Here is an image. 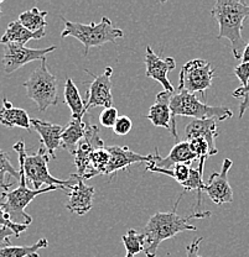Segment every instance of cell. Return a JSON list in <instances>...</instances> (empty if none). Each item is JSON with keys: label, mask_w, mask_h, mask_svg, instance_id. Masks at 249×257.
I'll return each instance as SVG.
<instances>
[{"label": "cell", "mask_w": 249, "mask_h": 257, "mask_svg": "<svg viewBox=\"0 0 249 257\" xmlns=\"http://www.w3.org/2000/svg\"><path fill=\"white\" fill-rule=\"evenodd\" d=\"M180 195L174 205L173 210L168 213H156L149 219L144 229V253L146 257H155L157 253L160 243L162 241L171 239L183 231H196L197 227L190 224L192 219H206L211 216V211H195L194 214H190L186 216L178 215V205L180 203Z\"/></svg>", "instance_id": "6da1fadb"}, {"label": "cell", "mask_w": 249, "mask_h": 257, "mask_svg": "<svg viewBox=\"0 0 249 257\" xmlns=\"http://www.w3.org/2000/svg\"><path fill=\"white\" fill-rule=\"evenodd\" d=\"M211 15L219 25L217 39L229 40L233 56L242 60L247 46L242 37V30L245 19L249 18V5L239 0H218L213 5Z\"/></svg>", "instance_id": "7a4b0ae2"}, {"label": "cell", "mask_w": 249, "mask_h": 257, "mask_svg": "<svg viewBox=\"0 0 249 257\" xmlns=\"http://www.w3.org/2000/svg\"><path fill=\"white\" fill-rule=\"evenodd\" d=\"M171 115H173V122H171V135L175 139H179L178 131H176V116H189L196 120L203 119H216L219 121L229 119L233 116V111L227 106H212L208 104L202 103L196 94L187 92V90L178 88L171 95L170 100Z\"/></svg>", "instance_id": "3957f363"}, {"label": "cell", "mask_w": 249, "mask_h": 257, "mask_svg": "<svg viewBox=\"0 0 249 257\" xmlns=\"http://www.w3.org/2000/svg\"><path fill=\"white\" fill-rule=\"evenodd\" d=\"M13 149L18 152L19 167L24 170V175L26 177V182L33 184V189H41V186L46 184L47 187L58 186L69 189L73 184V178L69 176L68 179L62 181L56 177L51 176L49 172L50 155L46 149L41 147L35 155H28L25 150V143L23 140L18 141Z\"/></svg>", "instance_id": "277c9868"}, {"label": "cell", "mask_w": 249, "mask_h": 257, "mask_svg": "<svg viewBox=\"0 0 249 257\" xmlns=\"http://www.w3.org/2000/svg\"><path fill=\"white\" fill-rule=\"evenodd\" d=\"M65 24V29L61 32V37H74L85 47L83 53L88 55L92 47H101L102 45L116 44L117 40L123 37V30L114 28L112 21L107 16H103L100 24L91 23V24H81L74 23V21L67 20V19L61 16Z\"/></svg>", "instance_id": "5b68a950"}, {"label": "cell", "mask_w": 249, "mask_h": 257, "mask_svg": "<svg viewBox=\"0 0 249 257\" xmlns=\"http://www.w3.org/2000/svg\"><path fill=\"white\" fill-rule=\"evenodd\" d=\"M19 172H20V181H19V187L14 191H8L2 193L3 202L0 203L3 210L5 211L10 220L14 224L18 225H26L29 226L33 223V218L29 215L25 211V208L30 204L31 202L40 194L44 193L57 191V189H63L67 191L65 187L58 186H51L46 188L41 189H31L28 188V182H26V177L24 175V170L19 167Z\"/></svg>", "instance_id": "8992f818"}, {"label": "cell", "mask_w": 249, "mask_h": 257, "mask_svg": "<svg viewBox=\"0 0 249 257\" xmlns=\"http://www.w3.org/2000/svg\"><path fill=\"white\" fill-rule=\"evenodd\" d=\"M23 85L26 89V94L36 103L40 111H45L50 106L57 105V79L47 68L46 58L41 61L40 66L31 73V76Z\"/></svg>", "instance_id": "52a82bcc"}, {"label": "cell", "mask_w": 249, "mask_h": 257, "mask_svg": "<svg viewBox=\"0 0 249 257\" xmlns=\"http://www.w3.org/2000/svg\"><path fill=\"white\" fill-rule=\"evenodd\" d=\"M215 69L205 60H191L186 62L179 74V88L196 94L205 93L212 85Z\"/></svg>", "instance_id": "ba28073f"}, {"label": "cell", "mask_w": 249, "mask_h": 257, "mask_svg": "<svg viewBox=\"0 0 249 257\" xmlns=\"http://www.w3.org/2000/svg\"><path fill=\"white\" fill-rule=\"evenodd\" d=\"M56 46L46 48H29L25 45L8 44L4 45V56H3V66L7 74L18 71L25 64L34 61H42L49 53L53 52Z\"/></svg>", "instance_id": "9c48e42d"}, {"label": "cell", "mask_w": 249, "mask_h": 257, "mask_svg": "<svg viewBox=\"0 0 249 257\" xmlns=\"http://www.w3.org/2000/svg\"><path fill=\"white\" fill-rule=\"evenodd\" d=\"M101 147H104V143L100 136V128L97 125L87 122V131H86L85 139L79 143L73 155L74 165L78 171L77 175L81 176L83 179L90 178L91 172H92V165H91L92 154Z\"/></svg>", "instance_id": "30bf717a"}, {"label": "cell", "mask_w": 249, "mask_h": 257, "mask_svg": "<svg viewBox=\"0 0 249 257\" xmlns=\"http://www.w3.org/2000/svg\"><path fill=\"white\" fill-rule=\"evenodd\" d=\"M91 77H93L92 82L88 84L87 89V99H86V110L96 108V106H103L106 108H112L113 106V95H112V74H113V68L107 67L106 71L101 76H95L91 73L88 69H86Z\"/></svg>", "instance_id": "8fae6325"}, {"label": "cell", "mask_w": 249, "mask_h": 257, "mask_svg": "<svg viewBox=\"0 0 249 257\" xmlns=\"http://www.w3.org/2000/svg\"><path fill=\"white\" fill-rule=\"evenodd\" d=\"M233 166L232 160L224 159L221 172L212 173L206 184L205 192L210 199L217 205L233 202V191L228 182V172Z\"/></svg>", "instance_id": "7c38bea8"}, {"label": "cell", "mask_w": 249, "mask_h": 257, "mask_svg": "<svg viewBox=\"0 0 249 257\" xmlns=\"http://www.w3.org/2000/svg\"><path fill=\"white\" fill-rule=\"evenodd\" d=\"M73 178V184L69 188L68 202L66 208L71 213H76L77 215H85L93 207V197H95V188L87 186L85 179L77 173L71 175Z\"/></svg>", "instance_id": "4fadbf2b"}, {"label": "cell", "mask_w": 249, "mask_h": 257, "mask_svg": "<svg viewBox=\"0 0 249 257\" xmlns=\"http://www.w3.org/2000/svg\"><path fill=\"white\" fill-rule=\"evenodd\" d=\"M145 66L146 77L159 82L166 92H175L176 89L168 78L169 72L176 68L175 58H161L152 51L151 46H146Z\"/></svg>", "instance_id": "5bb4252c"}, {"label": "cell", "mask_w": 249, "mask_h": 257, "mask_svg": "<svg viewBox=\"0 0 249 257\" xmlns=\"http://www.w3.org/2000/svg\"><path fill=\"white\" fill-rule=\"evenodd\" d=\"M107 150L111 154V161L107 167L104 176L114 177L120 171L127 170L128 167L139 162L150 163L154 161V155H144L136 154L132 151L128 146H107Z\"/></svg>", "instance_id": "9a60e30c"}, {"label": "cell", "mask_w": 249, "mask_h": 257, "mask_svg": "<svg viewBox=\"0 0 249 257\" xmlns=\"http://www.w3.org/2000/svg\"><path fill=\"white\" fill-rule=\"evenodd\" d=\"M199 160L194 151L191 150L189 141H180L171 149L170 154L162 159L159 154L157 147H155L154 161L151 163L152 166L157 168H165V170H170L175 165H191L194 161Z\"/></svg>", "instance_id": "2e32d148"}, {"label": "cell", "mask_w": 249, "mask_h": 257, "mask_svg": "<svg viewBox=\"0 0 249 257\" xmlns=\"http://www.w3.org/2000/svg\"><path fill=\"white\" fill-rule=\"evenodd\" d=\"M219 135L218 127H217L216 119H194L190 124H187L185 128V138L186 141H191L194 139L202 138L207 141L211 150V156H215L218 154V150L216 147V139Z\"/></svg>", "instance_id": "e0dca14e"}, {"label": "cell", "mask_w": 249, "mask_h": 257, "mask_svg": "<svg viewBox=\"0 0 249 257\" xmlns=\"http://www.w3.org/2000/svg\"><path fill=\"white\" fill-rule=\"evenodd\" d=\"M31 125L40 136V143L46 149L47 154L53 160H56L55 151L61 147V138H62L63 126L42 120L31 117Z\"/></svg>", "instance_id": "ac0fdd59"}, {"label": "cell", "mask_w": 249, "mask_h": 257, "mask_svg": "<svg viewBox=\"0 0 249 257\" xmlns=\"http://www.w3.org/2000/svg\"><path fill=\"white\" fill-rule=\"evenodd\" d=\"M173 93L174 92H166V90L157 93L156 100L150 106L149 114L146 116L154 126L164 127L168 131H170V134L173 130V127H171L173 115H171L170 109V100Z\"/></svg>", "instance_id": "d6986e66"}, {"label": "cell", "mask_w": 249, "mask_h": 257, "mask_svg": "<svg viewBox=\"0 0 249 257\" xmlns=\"http://www.w3.org/2000/svg\"><path fill=\"white\" fill-rule=\"evenodd\" d=\"M0 124L4 126L21 127L31 131V117L24 109L15 108L7 98H3V106L0 108Z\"/></svg>", "instance_id": "ffe728a7"}, {"label": "cell", "mask_w": 249, "mask_h": 257, "mask_svg": "<svg viewBox=\"0 0 249 257\" xmlns=\"http://www.w3.org/2000/svg\"><path fill=\"white\" fill-rule=\"evenodd\" d=\"M86 131H87V122L71 117L68 124L63 126L61 149L66 150L71 155H74L79 143L85 139Z\"/></svg>", "instance_id": "44dd1931"}, {"label": "cell", "mask_w": 249, "mask_h": 257, "mask_svg": "<svg viewBox=\"0 0 249 257\" xmlns=\"http://www.w3.org/2000/svg\"><path fill=\"white\" fill-rule=\"evenodd\" d=\"M46 32H31L29 31L23 24L19 20L12 21L8 25L5 34L0 39V44L8 45V44H20L25 45L30 40H41L45 37Z\"/></svg>", "instance_id": "7402d4cb"}, {"label": "cell", "mask_w": 249, "mask_h": 257, "mask_svg": "<svg viewBox=\"0 0 249 257\" xmlns=\"http://www.w3.org/2000/svg\"><path fill=\"white\" fill-rule=\"evenodd\" d=\"M65 103L71 109L72 116L73 119L83 120V116L86 115V104L81 98V94L78 92V88L74 84L71 78H66L65 83Z\"/></svg>", "instance_id": "603a6c76"}, {"label": "cell", "mask_w": 249, "mask_h": 257, "mask_svg": "<svg viewBox=\"0 0 249 257\" xmlns=\"http://www.w3.org/2000/svg\"><path fill=\"white\" fill-rule=\"evenodd\" d=\"M49 15L47 12H41L37 8H33L30 10L21 13L18 20L31 32H46V16Z\"/></svg>", "instance_id": "cb8c5ba5"}, {"label": "cell", "mask_w": 249, "mask_h": 257, "mask_svg": "<svg viewBox=\"0 0 249 257\" xmlns=\"http://www.w3.org/2000/svg\"><path fill=\"white\" fill-rule=\"evenodd\" d=\"M49 247V241L45 237L30 246H8L0 248V257H40L39 250Z\"/></svg>", "instance_id": "d4e9b609"}, {"label": "cell", "mask_w": 249, "mask_h": 257, "mask_svg": "<svg viewBox=\"0 0 249 257\" xmlns=\"http://www.w3.org/2000/svg\"><path fill=\"white\" fill-rule=\"evenodd\" d=\"M7 175L13 176L15 179L20 181V172L10 162L9 154L0 150V187L4 189V192L9 191L10 187L13 186V183L5 182V176Z\"/></svg>", "instance_id": "484cf974"}, {"label": "cell", "mask_w": 249, "mask_h": 257, "mask_svg": "<svg viewBox=\"0 0 249 257\" xmlns=\"http://www.w3.org/2000/svg\"><path fill=\"white\" fill-rule=\"evenodd\" d=\"M109 161H111V154L107 150V146L97 149L92 154V159H91V165H92V172H91L90 178L98 175H104L106 173L107 167L109 165Z\"/></svg>", "instance_id": "4316f807"}, {"label": "cell", "mask_w": 249, "mask_h": 257, "mask_svg": "<svg viewBox=\"0 0 249 257\" xmlns=\"http://www.w3.org/2000/svg\"><path fill=\"white\" fill-rule=\"evenodd\" d=\"M122 241L127 250V255L134 256L141 251L144 252V235L139 234L136 230H128L127 234L122 236Z\"/></svg>", "instance_id": "83f0119b"}, {"label": "cell", "mask_w": 249, "mask_h": 257, "mask_svg": "<svg viewBox=\"0 0 249 257\" xmlns=\"http://www.w3.org/2000/svg\"><path fill=\"white\" fill-rule=\"evenodd\" d=\"M118 117H119V115H118V110L114 106H112V108H106L101 112L100 122L103 127L113 128Z\"/></svg>", "instance_id": "f1b7e54d"}, {"label": "cell", "mask_w": 249, "mask_h": 257, "mask_svg": "<svg viewBox=\"0 0 249 257\" xmlns=\"http://www.w3.org/2000/svg\"><path fill=\"white\" fill-rule=\"evenodd\" d=\"M234 98L242 99V103L239 104V117L244 115V112L249 109V80L244 87H239L232 93Z\"/></svg>", "instance_id": "f546056e"}, {"label": "cell", "mask_w": 249, "mask_h": 257, "mask_svg": "<svg viewBox=\"0 0 249 257\" xmlns=\"http://www.w3.org/2000/svg\"><path fill=\"white\" fill-rule=\"evenodd\" d=\"M0 226H7L9 227V229H12L13 231L15 232V237L20 236L21 232H24L26 229H28L26 225H18L13 223V221L9 219V216L5 214L4 210H3L2 205H0Z\"/></svg>", "instance_id": "4dcf8cb0"}, {"label": "cell", "mask_w": 249, "mask_h": 257, "mask_svg": "<svg viewBox=\"0 0 249 257\" xmlns=\"http://www.w3.org/2000/svg\"><path fill=\"white\" fill-rule=\"evenodd\" d=\"M133 127V122L130 120V117L125 116V115H122V116L118 117L116 125H114L113 131L119 136H125L127 134L130 133Z\"/></svg>", "instance_id": "1f68e13d"}, {"label": "cell", "mask_w": 249, "mask_h": 257, "mask_svg": "<svg viewBox=\"0 0 249 257\" xmlns=\"http://www.w3.org/2000/svg\"><path fill=\"white\" fill-rule=\"evenodd\" d=\"M234 74L237 78L242 83V87H244L249 80V62L247 63H240L234 68Z\"/></svg>", "instance_id": "d6a6232c"}, {"label": "cell", "mask_w": 249, "mask_h": 257, "mask_svg": "<svg viewBox=\"0 0 249 257\" xmlns=\"http://www.w3.org/2000/svg\"><path fill=\"white\" fill-rule=\"evenodd\" d=\"M15 236V232L7 226H0V248H5L10 245V237Z\"/></svg>", "instance_id": "836d02e7"}, {"label": "cell", "mask_w": 249, "mask_h": 257, "mask_svg": "<svg viewBox=\"0 0 249 257\" xmlns=\"http://www.w3.org/2000/svg\"><path fill=\"white\" fill-rule=\"evenodd\" d=\"M202 241H203V237H199V239H195L192 241V242L186 247V252H187L186 257H202L201 255H199V248Z\"/></svg>", "instance_id": "e575fe53"}, {"label": "cell", "mask_w": 249, "mask_h": 257, "mask_svg": "<svg viewBox=\"0 0 249 257\" xmlns=\"http://www.w3.org/2000/svg\"><path fill=\"white\" fill-rule=\"evenodd\" d=\"M247 62H249V42L247 44V46H245V50L242 56V63H247Z\"/></svg>", "instance_id": "d590c367"}, {"label": "cell", "mask_w": 249, "mask_h": 257, "mask_svg": "<svg viewBox=\"0 0 249 257\" xmlns=\"http://www.w3.org/2000/svg\"><path fill=\"white\" fill-rule=\"evenodd\" d=\"M2 4H3V2L0 0V7H2ZM2 15H3V13H2V9H0V16H2Z\"/></svg>", "instance_id": "8d00e7d4"}, {"label": "cell", "mask_w": 249, "mask_h": 257, "mask_svg": "<svg viewBox=\"0 0 249 257\" xmlns=\"http://www.w3.org/2000/svg\"><path fill=\"white\" fill-rule=\"evenodd\" d=\"M125 257H134V256H130V255H127Z\"/></svg>", "instance_id": "74e56055"}]
</instances>
